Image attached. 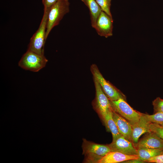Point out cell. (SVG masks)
<instances>
[{"label":"cell","mask_w":163,"mask_h":163,"mask_svg":"<svg viewBox=\"0 0 163 163\" xmlns=\"http://www.w3.org/2000/svg\"><path fill=\"white\" fill-rule=\"evenodd\" d=\"M90 12L91 26L94 28L97 19L102 11L96 0H81Z\"/></svg>","instance_id":"14"},{"label":"cell","mask_w":163,"mask_h":163,"mask_svg":"<svg viewBox=\"0 0 163 163\" xmlns=\"http://www.w3.org/2000/svg\"><path fill=\"white\" fill-rule=\"evenodd\" d=\"M112 114L113 118L120 134L132 142V125L126 119L113 109Z\"/></svg>","instance_id":"12"},{"label":"cell","mask_w":163,"mask_h":163,"mask_svg":"<svg viewBox=\"0 0 163 163\" xmlns=\"http://www.w3.org/2000/svg\"><path fill=\"white\" fill-rule=\"evenodd\" d=\"M111 152H118L129 155H138L137 149L131 141L121 135L108 144Z\"/></svg>","instance_id":"8"},{"label":"cell","mask_w":163,"mask_h":163,"mask_svg":"<svg viewBox=\"0 0 163 163\" xmlns=\"http://www.w3.org/2000/svg\"><path fill=\"white\" fill-rule=\"evenodd\" d=\"M59 0H42L44 10H48Z\"/></svg>","instance_id":"21"},{"label":"cell","mask_w":163,"mask_h":163,"mask_svg":"<svg viewBox=\"0 0 163 163\" xmlns=\"http://www.w3.org/2000/svg\"><path fill=\"white\" fill-rule=\"evenodd\" d=\"M146 162L150 163H163V154L151 158Z\"/></svg>","instance_id":"22"},{"label":"cell","mask_w":163,"mask_h":163,"mask_svg":"<svg viewBox=\"0 0 163 163\" xmlns=\"http://www.w3.org/2000/svg\"><path fill=\"white\" fill-rule=\"evenodd\" d=\"M154 113H163V99L159 97H157L152 103Z\"/></svg>","instance_id":"20"},{"label":"cell","mask_w":163,"mask_h":163,"mask_svg":"<svg viewBox=\"0 0 163 163\" xmlns=\"http://www.w3.org/2000/svg\"><path fill=\"white\" fill-rule=\"evenodd\" d=\"M47 61L44 55L27 50L19 61L18 65L25 70L37 72L45 67Z\"/></svg>","instance_id":"4"},{"label":"cell","mask_w":163,"mask_h":163,"mask_svg":"<svg viewBox=\"0 0 163 163\" xmlns=\"http://www.w3.org/2000/svg\"><path fill=\"white\" fill-rule=\"evenodd\" d=\"M69 0H59L50 9L47 23L46 39L53 28L58 25L64 16L69 11Z\"/></svg>","instance_id":"1"},{"label":"cell","mask_w":163,"mask_h":163,"mask_svg":"<svg viewBox=\"0 0 163 163\" xmlns=\"http://www.w3.org/2000/svg\"><path fill=\"white\" fill-rule=\"evenodd\" d=\"M145 162L142 161L139 158L129 160L123 162L122 163H143Z\"/></svg>","instance_id":"23"},{"label":"cell","mask_w":163,"mask_h":163,"mask_svg":"<svg viewBox=\"0 0 163 163\" xmlns=\"http://www.w3.org/2000/svg\"><path fill=\"white\" fill-rule=\"evenodd\" d=\"M113 23L112 17L102 11L97 19L94 28L99 35L107 38L113 35Z\"/></svg>","instance_id":"7"},{"label":"cell","mask_w":163,"mask_h":163,"mask_svg":"<svg viewBox=\"0 0 163 163\" xmlns=\"http://www.w3.org/2000/svg\"><path fill=\"white\" fill-rule=\"evenodd\" d=\"M50 10H44L43 18L38 29L31 38L27 50L40 55H44V47L48 14Z\"/></svg>","instance_id":"2"},{"label":"cell","mask_w":163,"mask_h":163,"mask_svg":"<svg viewBox=\"0 0 163 163\" xmlns=\"http://www.w3.org/2000/svg\"><path fill=\"white\" fill-rule=\"evenodd\" d=\"M110 101L112 109L128 121L132 126L139 121L142 113L134 110L124 99Z\"/></svg>","instance_id":"5"},{"label":"cell","mask_w":163,"mask_h":163,"mask_svg":"<svg viewBox=\"0 0 163 163\" xmlns=\"http://www.w3.org/2000/svg\"><path fill=\"white\" fill-rule=\"evenodd\" d=\"M150 123L144 114L142 113L139 121L132 126L131 138L134 145L137 143L142 135L151 132L149 129Z\"/></svg>","instance_id":"11"},{"label":"cell","mask_w":163,"mask_h":163,"mask_svg":"<svg viewBox=\"0 0 163 163\" xmlns=\"http://www.w3.org/2000/svg\"><path fill=\"white\" fill-rule=\"evenodd\" d=\"M151 132L154 133L157 136L163 139V126L155 123H151L149 125Z\"/></svg>","instance_id":"19"},{"label":"cell","mask_w":163,"mask_h":163,"mask_svg":"<svg viewBox=\"0 0 163 163\" xmlns=\"http://www.w3.org/2000/svg\"><path fill=\"white\" fill-rule=\"evenodd\" d=\"M83 154L86 157L88 162L97 163L98 161L111 152L108 145L96 143L83 139L82 145Z\"/></svg>","instance_id":"3"},{"label":"cell","mask_w":163,"mask_h":163,"mask_svg":"<svg viewBox=\"0 0 163 163\" xmlns=\"http://www.w3.org/2000/svg\"><path fill=\"white\" fill-rule=\"evenodd\" d=\"M91 70L94 78L98 83L102 90L110 100L116 101L120 98L124 99L125 96L104 78L96 65L94 64L91 66Z\"/></svg>","instance_id":"6"},{"label":"cell","mask_w":163,"mask_h":163,"mask_svg":"<svg viewBox=\"0 0 163 163\" xmlns=\"http://www.w3.org/2000/svg\"><path fill=\"white\" fill-rule=\"evenodd\" d=\"M139 158L138 155H129L118 152H110L102 158L98 163H117Z\"/></svg>","instance_id":"13"},{"label":"cell","mask_w":163,"mask_h":163,"mask_svg":"<svg viewBox=\"0 0 163 163\" xmlns=\"http://www.w3.org/2000/svg\"><path fill=\"white\" fill-rule=\"evenodd\" d=\"M134 145L137 149L145 148L163 150V139L150 132L146 133Z\"/></svg>","instance_id":"10"},{"label":"cell","mask_w":163,"mask_h":163,"mask_svg":"<svg viewBox=\"0 0 163 163\" xmlns=\"http://www.w3.org/2000/svg\"><path fill=\"white\" fill-rule=\"evenodd\" d=\"M139 159L145 162L153 157L163 154V150L142 148L137 149Z\"/></svg>","instance_id":"16"},{"label":"cell","mask_w":163,"mask_h":163,"mask_svg":"<svg viewBox=\"0 0 163 163\" xmlns=\"http://www.w3.org/2000/svg\"><path fill=\"white\" fill-rule=\"evenodd\" d=\"M96 91V107L103 120L108 111L112 108L110 101L97 82L94 78Z\"/></svg>","instance_id":"9"},{"label":"cell","mask_w":163,"mask_h":163,"mask_svg":"<svg viewBox=\"0 0 163 163\" xmlns=\"http://www.w3.org/2000/svg\"><path fill=\"white\" fill-rule=\"evenodd\" d=\"M144 115L151 123H156L163 126V113L158 112L152 115L146 114Z\"/></svg>","instance_id":"17"},{"label":"cell","mask_w":163,"mask_h":163,"mask_svg":"<svg viewBox=\"0 0 163 163\" xmlns=\"http://www.w3.org/2000/svg\"><path fill=\"white\" fill-rule=\"evenodd\" d=\"M103 120L107 128L111 133L113 137L112 141L115 140L121 135L113 118L112 108L108 111Z\"/></svg>","instance_id":"15"},{"label":"cell","mask_w":163,"mask_h":163,"mask_svg":"<svg viewBox=\"0 0 163 163\" xmlns=\"http://www.w3.org/2000/svg\"><path fill=\"white\" fill-rule=\"evenodd\" d=\"M112 0H96L102 11L112 17L110 8Z\"/></svg>","instance_id":"18"}]
</instances>
